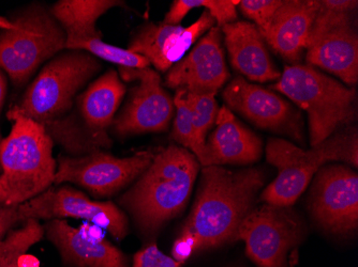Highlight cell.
Segmentation results:
<instances>
[{
    "label": "cell",
    "instance_id": "obj_1",
    "mask_svg": "<svg viewBox=\"0 0 358 267\" xmlns=\"http://www.w3.org/2000/svg\"><path fill=\"white\" fill-rule=\"evenodd\" d=\"M265 181L266 174L259 168L204 167L194 206L180 236L192 241L195 252L236 242L239 226L255 208Z\"/></svg>",
    "mask_w": 358,
    "mask_h": 267
},
{
    "label": "cell",
    "instance_id": "obj_2",
    "mask_svg": "<svg viewBox=\"0 0 358 267\" xmlns=\"http://www.w3.org/2000/svg\"><path fill=\"white\" fill-rule=\"evenodd\" d=\"M200 168L196 158L182 146L156 150L148 169L120 204L144 234H155L186 208Z\"/></svg>",
    "mask_w": 358,
    "mask_h": 267
},
{
    "label": "cell",
    "instance_id": "obj_3",
    "mask_svg": "<svg viewBox=\"0 0 358 267\" xmlns=\"http://www.w3.org/2000/svg\"><path fill=\"white\" fill-rule=\"evenodd\" d=\"M0 144V204L20 206L51 188L57 171L53 140L43 125L15 116Z\"/></svg>",
    "mask_w": 358,
    "mask_h": 267
},
{
    "label": "cell",
    "instance_id": "obj_4",
    "mask_svg": "<svg viewBox=\"0 0 358 267\" xmlns=\"http://www.w3.org/2000/svg\"><path fill=\"white\" fill-rule=\"evenodd\" d=\"M126 93L118 73L108 70L78 94L66 116L45 126L53 142L71 156H83L110 148L108 128Z\"/></svg>",
    "mask_w": 358,
    "mask_h": 267
},
{
    "label": "cell",
    "instance_id": "obj_5",
    "mask_svg": "<svg viewBox=\"0 0 358 267\" xmlns=\"http://www.w3.org/2000/svg\"><path fill=\"white\" fill-rule=\"evenodd\" d=\"M266 160L278 170V176L264 188L259 199L264 204L292 206L305 192L320 168L329 162L358 165L357 132L333 134L309 150L280 138H271Z\"/></svg>",
    "mask_w": 358,
    "mask_h": 267
},
{
    "label": "cell",
    "instance_id": "obj_6",
    "mask_svg": "<svg viewBox=\"0 0 358 267\" xmlns=\"http://www.w3.org/2000/svg\"><path fill=\"white\" fill-rule=\"evenodd\" d=\"M101 69L100 60L88 52L64 49L43 66L20 103L8 112V119L24 116L44 128L57 121Z\"/></svg>",
    "mask_w": 358,
    "mask_h": 267
},
{
    "label": "cell",
    "instance_id": "obj_7",
    "mask_svg": "<svg viewBox=\"0 0 358 267\" xmlns=\"http://www.w3.org/2000/svg\"><path fill=\"white\" fill-rule=\"evenodd\" d=\"M64 28L41 3H31L10 19L0 17V70L16 87L45 61L66 49Z\"/></svg>",
    "mask_w": 358,
    "mask_h": 267
},
{
    "label": "cell",
    "instance_id": "obj_8",
    "mask_svg": "<svg viewBox=\"0 0 358 267\" xmlns=\"http://www.w3.org/2000/svg\"><path fill=\"white\" fill-rule=\"evenodd\" d=\"M273 88L307 112L311 146L331 137L355 118L356 90L309 64L285 66Z\"/></svg>",
    "mask_w": 358,
    "mask_h": 267
},
{
    "label": "cell",
    "instance_id": "obj_9",
    "mask_svg": "<svg viewBox=\"0 0 358 267\" xmlns=\"http://www.w3.org/2000/svg\"><path fill=\"white\" fill-rule=\"evenodd\" d=\"M356 0H323L306 44V60L355 86L358 80V38L353 26Z\"/></svg>",
    "mask_w": 358,
    "mask_h": 267
},
{
    "label": "cell",
    "instance_id": "obj_10",
    "mask_svg": "<svg viewBox=\"0 0 358 267\" xmlns=\"http://www.w3.org/2000/svg\"><path fill=\"white\" fill-rule=\"evenodd\" d=\"M307 236L301 216L291 206L264 204L255 206L243 220L236 241H243L246 254L259 267H289L287 254Z\"/></svg>",
    "mask_w": 358,
    "mask_h": 267
},
{
    "label": "cell",
    "instance_id": "obj_11",
    "mask_svg": "<svg viewBox=\"0 0 358 267\" xmlns=\"http://www.w3.org/2000/svg\"><path fill=\"white\" fill-rule=\"evenodd\" d=\"M156 150L116 158L103 151L83 156H59L55 184L73 183L96 197H110L136 181L148 169Z\"/></svg>",
    "mask_w": 358,
    "mask_h": 267
},
{
    "label": "cell",
    "instance_id": "obj_12",
    "mask_svg": "<svg viewBox=\"0 0 358 267\" xmlns=\"http://www.w3.org/2000/svg\"><path fill=\"white\" fill-rule=\"evenodd\" d=\"M313 220L327 232L351 236L358 226V176L345 165H324L309 194Z\"/></svg>",
    "mask_w": 358,
    "mask_h": 267
},
{
    "label": "cell",
    "instance_id": "obj_13",
    "mask_svg": "<svg viewBox=\"0 0 358 267\" xmlns=\"http://www.w3.org/2000/svg\"><path fill=\"white\" fill-rule=\"evenodd\" d=\"M120 77L126 82L138 80L130 92L122 112L113 120V128L120 136L168 130L175 114L172 96L162 87L161 76L150 68L132 69L120 66Z\"/></svg>",
    "mask_w": 358,
    "mask_h": 267
},
{
    "label": "cell",
    "instance_id": "obj_14",
    "mask_svg": "<svg viewBox=\"0 0 358 267\" xmlns=\"http://www.w3.org/2000/svg\"><path fill=\"white\" fill-rule=\"evenodd\" d=\"M24 222L28 220H84L108 231L117 241L124 240L129 226L126 215L110 201H94L70 186L48 188L36 198L20 204Z\"/></svg>",
    "mask_w": 358,
    "mask_h": 267
},
{
    "label": "cell",
    "instance_id": "obj_15",
    "mask_svg": "<svg viewBox=\"0 0 358 267\" xmlns=\"http://www.w3.org/2000/svg\"><path fill=\"white\" fill-rule=\"evenodd\" d=\"M222 96L227 108L246 116L259 128L283 132L299 142L303 140L299 112L271 90L237 76L225 87Z\"/></svg>",
    "mask_w": 358,
    "mask_h": 267
},
{
    "label": "cell",
    "instance_id": "obj_16",
    "mask_svg": "<svg viewBox=\"0 0 358 267\" xmlns=\"http://www.w3.org/2000/svg\"><path fill=\"white\" fill-rule=\"evenodd\" d=\"M229 78L221 45V28L214 26L188 55L166 72V86L194 93H217Z\"/></svg>",
    "mask_w": 358,
    "mask_h": 267
},
{
    "label": "cell",
    "instance_id": "obj_17",
    "mask_svg": "<svg viewBox=\"0 0 358 267\" xmlns=\"http://www.w3.org/2000/svg\"><path fill=\"white\" fill-rule=\"evenodd\" d=\"M215 23L214 17L205 10L189 27L166 25L162 22L145 24L132 38L128 49L146 58L158 73H166Z\"/></svg>",
    "mask_w": 358,
    "mask_h": 267
},
{
    "label": "cell",
    "instance_id": "obj_18",
    "mask_svg": "<svg viewBox=\"0 0 358 267\" xmlns=\"http://www.w3.org/2000/svg\"><path fill=\"white\" fill-rule=\"evenodd\" d=\"M45 231L62 260L71 266L128 267L127 257L106 240L101 228L90 222L73 228L66 220H52Z\"/></svg>",
    "mask_w": 358,
    "mask_h": 267
},
{
    "label": "cell",
    "instance_id": "obj_19",
    "mask_svg": "<svg viewBox=\"0 0 358 267\" xmlns=\"http://www.w3.org/2000/svg\"><path fill=\"white\" fill-rule=\"evenodd\" d=\"M319 6L317 0H285L266 29L259 33L275 53L297 64L306 51Z\"/></svg>",
    "mask_w": 358,
    "mask_h": 267
},
{
    "label": "cell",
    "instance_id": "obj_20",
    "mask_svg": "<svg viewBox=\"0 0 358 267\" xmlns=\"http://www.w3.org/2000/svg\"><path fill=\"white\" fill-rule=\"evenodd\" d=\"M262 151V142L255 132L243 126L230 108H219L215 130L206 140L204 167L253 164Z\"/></svg>",
    "mask_w": 358,
    "mask_h": 267
},
{
    "label": "cell",
    "instance_id": "obj_21",
    "mask_svg": "<svg viewBox=\"0 0 358 267\" xmlns=\"http://www.w3.org/2000/svg\"><path fill=\"white\" fill-rule=\"evenodd\" d=\"M231 63L237 72L257 82H273L281 73L271 61L264 39L255 24L236 21L221 27Z\"/></svg>",
    "mask_w": 358,
    "mask_h": 267
},
{
    "label": "cell",
    "instance_id": "obj_22",
    "mask_svg": "<svg viewBox=\"0 0 358 267\" xmlns=\"http://www.w3.org/2000/svg\"><path fill=\"white\" fill-rule=\"evenodd\" d=\"M124 5L118 0H60L52 6V15L64 28L66 46L92 39H101L96 21L113 8Z\"/></svg>",
    "mask_w": 358,
    "mask_h": 267
},
{
    "label": "cell",
    "instance_id": "obj_23",
    "mask_svg": "<svg viewBox=\"0 0 358 267\" xmlns=\"http://www.w3.org/2000/svg\"><path fill=\"white\" fill-rule=\"evenodd\" d=\"M43 236L44 228L38 220H28L21 229L10 231L0 241V267H20V258Z\"/></svg>",
    "mask_w": 358,
    "mask_h": 267
},
{
    "label": "cell",
    "instance_id": "obj_24",
    "mask_svg": "<svg viewBox=\"0 0 358 267\" xmlns=\"http://www.w3.org/2000/svg\"><path fill=\"white\" fill-rule=\"evenodd\" d=\"M175 106V118L173 123L172 135L179 146L186 148L196 158L201 166L205 165V150L199 144L193 126L192 114L187 100V90L177 89L173 96Z\"/></svg>",
    "mask_w": 358,
    "mask_h": 267
},
{
    "label": "cell",
    "instance_id": "obj_25",
    "mask_svg": "<svg viewBox=\"0 0 358 267\" xmlns=\"http://www.w3.org/2000/svg\"><path fill=\"white\" fill-rule=\"evenodd\" d=\"M66 49H78L92 54L98 59L106 60L110 63H115L124 68L132 69H146L150 63L146 58L138 54L132 53L129 49L117 47L106 43L101 39H92L88 41L78 42L66 46Z\"/></svg>",
    "mask_w": 358,
    "mask_h": 267
},
{
    "label": "cell",
    "instance_id": "obj_26",
    "mask_svg": "<svg viewBox=\"0 0 358 267\" xmlns=\"http://www.w3.org/2000/svg\"><path fill=\"white\" fill-rule=\"evenodd\" d=\"M215 92L194 93L187 91V100L192 114L193 126L199 144L205 150L207 135L216 123L219 107Z\"/></svg>",
    "mask_w": 358,
    "mask_h": 267
},
{
    "label": "cell",
    "instance_id": "obj_27",
    "mask_svg": "<svg viewBox=\"0 0 358 267\" xmlns=\"http://www.w3.org/2000/svg\"><path fill=\"white\" fill-rule=\"evenodd\" d=\"M282 0H241L238 8L247 19L255 21L259 31L266 29Z\"/></svg>",
    "mask_w": 358,
    "mask_h": 267
},
{
    "label": "cell",
    "instance_id": "obj_28",
    "mask_svg": "<svg viewBox=\"0 0 358 267\" xmlns=\"http://www.w3.org/2000/svg\"><path fill=\"white\" fill-rule=\"evenodd\" d=\"M180 265L161 252L156 244H150L134 254L132 267H182Z\"/></svg>",
    "mask_w": 358,
    "mask_h": 267
},
{
    "label": "cell",
    "instance_id": "obj_29",
    "mask_svg": "<svg viewBox=\"0 0 358 267\" xmlns=\"http://www.w3.org/2000/svg\"><path fill=\"white\" fill-rule=\"evenodd\" d=\"M241 0H206L205 9L209 12L215 22L218 24L217 27L221 28L227 24L234 23L237 20L236 6Z\"/></svg>",
    "mask_w": 358,
    "mask_h": 267
},
{
    "label": "cell",
    "instance_id": "obj_30",
    "mask_svg": "<svg viewBox=\"0 0 358 267\" xmlns=\"http://www.w3.org/2000/svg\"><path fill=\"white\" fill-rule=\"evenodd\" d=\"M19 224H24L20 206H7L0 204V241Z\"/></svg>",
    "mask_w": 358,
    "mask_h": 267
},
{
    "label": "cell",
    "instance_id": "obj_31",
    "mask_svg": "<svg viewBox=\"0 0 358 267\" xmlns=\"http://www.w3.org/2000/svg\"><path fill=\"white\" fill-rule=\"evenodd\" d=\"M194 252V245L189 238L179 236L172 247V258L179 264L186 262Z\"/></svg>",
    "mask_w": 358,
    "mask_h": 267
},
{
    "label": "cell",
    "instance_id": "obj_32",
    "mask_svg": "<svg viewBox=\"0 0 358 267\" xmlns=\"http://www.w3.org/2000/svg\"><path fill=\"white\" fill-rule=\"evenodd\" d=\"M6 96H7V80H6L5 75L0 70V112H1L3 104H5Z\"/></svg>",
    "mask_w": 358,
    "mask_h": 267
},
{
    "label": "cell",
    "instance_id": "obj_33",
    "mask_svg": "<svg viewBox=\"0 0 358 267\" xmlns=\"http://www.w3.org/2000/svg\"><path fill=\"white\" fill-rule=\"evenodd\" d=\"M20 267H39V261L35 257L28 256V254H23L20 258L19 261Z\"/></svg>",
    "mask_w": 358,
    "mask_h": 267
},
{
    "label": "cell",
    "instance_id": "obj_34",
    "mask_svg": "<svg viewBox=\"0 0 358 267\" xmlns=\"http://www.w3.org/2000/svg\"><path fill=\"white\" fill-rule=\"evenodd\" d=\"M1 142H3V138H1V135H0V144H1ZM0 174H1V165H0Z\"/></svg>",
    "mask_w": 358,
    "mask_h": 267
}]
</instances>
